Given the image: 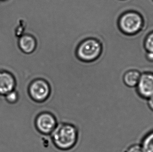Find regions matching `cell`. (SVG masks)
I'll list each match as a JSON object with an SVG mask.
<instances>
[{
	"label": "cell",
	"mask_w": 153,
	"mask_h": 152,
	"mask_svg": "<svg viewBox=\"0 0 153 152\" xmlns=\"http://www.w3.org/2000/svg\"><path fill=\"white\" fill-rule=\"evenodd\" d=\"M145 46L151 53H153V33L147 37L145 42Z\"/></svg>",
	"instance_id": "12"
},
{
	"label": "cell",
	"mask_w": 153,
	"mask_h": 152,
	"mask_svg": "<svg viewBox=\"0 0 153 152\" xmlns=\"http://www.w3.org/2000/svg\"><path fill=\"white\" fill-rule=\"evenodd\" d=\"M102 51V45L98 40L88 38L79 44L76 55L80 60L85 62H92L96 60Z\"/></svg>",
	"instance_id": "3"
},
{
	"label": "cell",
	"mask_w": 153,
	"mask_h": 152,
	"mask_svg": "<svg viewBox=\"0 0 153 152\" xmlns=\"http://www.w3.org/2000/svg\"><path fill=\"white\" fill-rule=\"evenodd\" d=\"M56 116L50 111H44L38 114L35 120L36 129L40 134L50 135L58 125Z\"/></svg>",
	"instance_id": "5"
},
{
	"label": "cell",
	"mask_w": 153,
	"mask_h": 152,
	"mask_svg": "<svg viewBox=\"0 0 153 152\" xmlns=\"http://www.w3.org/2000/svg\"><path fill=\"white\" fill-rule=\"evenodd\" d=\"M6 101L10 103H15L19 99V95L15 90L10 92L5 95Z\"/></svg>",
	"instance_id": "11"
},
{
	"label": "cell",
	"mask_w": 153,
	"mask_h": 152,
	"mask_svg": "<svg viewBox=\"0 0 153 152\" xmlns=\"http://www.w3.org/2000/svg\"><path fill=\"white\" fill-rule=\"evenodd\" d=\"M147 105L149 109L153 112V96L147 100Z\"/></svg>",
	"instance_id": "14"
},
{
	"label": "cell",
	"mask_w": 153,
	"mask_h": 152,
	"mask_svg": "<svg viewBox=\"0 0 153 152\" xmlns=\"http://www.w3.org/2000/svg\"><path fill=\"white\" fill-rule=\"evenodd\" d=\"M50 136L56 148L62 151H68L74 148L77 143L79 129L72 123L61 122L58 123Z\"/></svg>",
	"instance_id": "1"
},
{
	"label": "cell",
	"mask_w": 153,
	"mask_h": 152,
	"mask_svg": "<svg viewBox=\"0 0 153 152\" xmlns=\"http://www.w3.org/2000/svg\"><path fill=\"white\" fill-rule=\"evenodd\" d=\"M51 86L48 80L37 77L30 82L28 88L29 97L36 103L46 102L51 94Z\"/></svg>",
	"instance_id": "2"
},
{
	"label": "cell",
	"mask_w": 153,
	"mask_h": 152,
	"mask_svg": "<svg viewBox=\"0 0 153 152\" xmlns=\"http://www.w3.org/2000/svg\"><path fill=\"white\" fill-rule=\"evenodd\" d=\"M18 46L22 53L30 54L35 50L37 41L33 35L29 33H25L19 37Z\"/></svg>",
	"instance_id": "8"
},
{
	"label": "cell",
	"mask_w": 153,
	"mask_h": 152,
	"mask_svg": "<svg viewBox=\"0 0 153 152\" xmlns=\"http://www.w3.org/2000/svg\"><path fill=\"white\" fill-rule=\"evenodd\" d=\"M137 94L142 99L148 100L153 96V74L143 73L141 74L136 86Z\"/></svg>",
	"instance_id": "6"
},
{
	"label": "cell",
	"mask_w": 153,
	"mask_h": 152,
	"mask_svg": "<svg viewBox=\"0 0 153 152\" xmlns=\"http://www.w3.org/2000/svg\"><path fill=\"white\" fill-rule=\"evenodd\" d=\"M140 144L144 152H153V130L143 137Z\"/></svg>",
	"instance_id": "10"
},
{
	"label": "cell",
	"mask_w": 153,
	"mask_h": 152,
	"mask_svg": "<svg viewBox=\"0 0 153 152\" xmlns=\"http://www.w3.org/2000/svg\"><path fill=\"white\" fill-rule=\"evenodd\" d=\"M126 152H144L140 144L131 145L126 149Z\"/></svg>",
	"instance_id": "13"
},
{
	"label": "cell",
	"mask_w": 153,
	"mask_h": 152,
	"mask_svg": "<svg viewBox=\"0 0 153 152\" xmlns=\"http://www.w3.org/2000/svg\"><path fill=\"white\" fill-rule=\"evenodd\" d=\"M141 75L139 71L132 69H130L126 71L122 76V82L128 88H136Z\"/></svg>",
	"instance_id": "9"
},
{
	"label": "cell",
	"mask_w": 153,
	"mask_h": 152,
	"mask_svg": "<svg viewBox=\"0 0 153 152\" xmlns=\"http://www.w3.org/2000/svg\"><path fill=\"white\" fill-rule=\"evenodd\" d=\"M16 81L14 75L7 71H0V95H6L15 90Z\"/></svg>",
	"instance_id": "7"
},
{
	"label": "cell",
	"mask_w": 153,
	"mask_h": 152,
	"mask_svg": "<svg viewBox=\"0 0 153 152\" xmlns=\"http://www.w3.org/2000/svg\"><path fill=\"white\" fill-rule=\"evenodd\" d=\"M119 27L123 33L133 35L137 33L142 26V19L140 15L133 10L124 13L120 17Z\"/></svg>",
	"instance_id": "4"
}]
</instances>
